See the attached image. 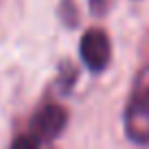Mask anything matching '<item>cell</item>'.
I'll return each mask as SVG.
<instances>
[{"label":"cell","mask_w":149,"mask_h":149,"mask_svg":"<svg viewBox=\"0 0 149 149\" xmlns=\"http://www.w3.org/2000/svg\"><path fill=\"white\" fill-rule=\"evenodd\" d=\"M123 125L132 143L149 145V66H143L134 77Z\"/></svg>","instance_id":"6da1fadb"},{"label":"cell","mask_w":149,"mask_h":149,"mask_svg":"<svg viewBox=\"0 0 149 149\" xmlns=\"http://www.w3.org/2000/svg\"><path fill=\"white\" fill-rule=\"evenodd\" d=\"M79 55H81V59H84L86 68L90 72H94V74L103 72L110 66V59H112V44H110L107 33L99 26L88 29L81 35Z\"/></svg>","instance_id":"7a4b0ae2"},{"label":"cell","mask_w":149,"mask_h":149,"mask_svg":"<svg viewBox=\"0 0 149 149\" xmlns=\"http://www.w3.org/2000/svg\"><path fill=\"white\" fill-rule=\"evenodd\" d=\"M68 125V112L61 105L48 103V105L40 107L29 121V134L35 136L40 143H51L64 132V127Z\"/></svg>","instance_id":"3957f363"},{"label":"cell","mask_w":149,"mask_h":149,"mask_svg":"<svg viewBox=\"0 0 149 149\" xmlns=\"http://www.w3.org/2000/svg\"><path fill=\"white\" fill-rule=\"evenodd\" d=\"M74 84H77V68L70 61H61L59 74H57V88L61 90V94H66Z\"/></svg>","instance_id":"277c9868"},{"label":"cell","mask_w":149,"mask_h":149,"mask_svg":"<svg viewBox=\"0 0 149 149\" xmlns=\"http://www.w3.org/2000/svg\"><path fill=\"white\" fill-rule=\"evenodd\" d=\"M59 18H61V22H64L68 29H72V26L79 24V13H77L74 0H61L59 2Z\"/></svg>","instance_id":"5b68a950"},{"label":"cell","mask_w":149,"mask_h":149,"mask_svg":"<svg viewBox=\"0 0 149 149\" xmlns=\"http://www.w3.org/2000/svg\"><path fill=\"white\" fill-rule=\"evenodd\" d=\"M40 140L35 138V136H31V134H22V136H18V138L11 143V149H40Z\"/></svg>","instance_id":"8992f818"},{"label":"cell","mask_w":149,"mask_h":149,"mask_svg":"<svg viewBox=\"0 0 149 149\" xmlns=\"http://www.w3.org/2000/svg\"><path fill=\"white\" fill-rule=\"evenodd\" d=\"M88 5L94 15H103L107 11V0H88Z\"/></svg>","instance_id":"52a82bcc"}]
</instances>
